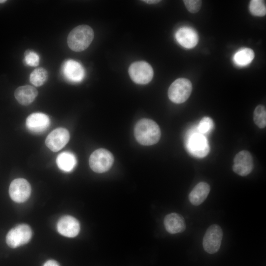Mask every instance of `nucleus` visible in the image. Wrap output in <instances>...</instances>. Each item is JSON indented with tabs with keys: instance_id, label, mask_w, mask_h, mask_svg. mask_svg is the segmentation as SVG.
<instances>
[{
	"instance_id": "obj_7",
	"label": "nucleus",
	"mask_w": 266,
	"mask_h": 266,
	"mask_svg": "<svg viewBox=\"0 0 266 266\" xmlns=\"http://www.w3.org/2000/svg\"><path fill=\"white\" fill-rule=\"evenodd\" d=\"M132 80L138 84H146L150 82L153 77V70L151 66L144 61L133 63L129 69Z\"/></svg>"
},
{
	"instance_id": "obj_8",
	"label": "nucleus",
	"mask_w": 266,
	"mask_h": 266,
	"mask_svg": "<svg viewBox=\"0 0 266 266\" xmlns=\"http://www.w3.org/2000/svg\"><path fill=\"white\" fill-rule=\"evenodd\" d=\"M223 237L221 228L217 224L211 225L206 230L203 238L204 250L209 254H214L220 249Z\"/></svg>"
},
{
	"instance_id": "obj_18",
	"label": "nucleus",
	"mask_w": 266,
	"mask_h": 266,
	"mask_svg": "<svg viewBox=\"0 0 266 266\" xmlns=\"http://www.w3.org/2000/svg\"><path fill=\"white\" fill-rule=\"evenodd\" d=\"M38 95L36 89L30 85H25L17 88L14 96L18 102L23 105L31 104Z\"/></svg>"
},
{
	"instance_id": "obj_12",
	"label": "nucleus",
	"mask_w": 266,
	"mask_h": 266,
	"mask_svg": "<svg viewBox=\"0 0 266 266\" xmlns=\"http://www.w3.org/2000/svg\"><path fill=\"white\" fill-rule=\"evenodd\" d=\"M62 71L65 78L73 83L80 82L85 76V71L82 65L72 60L65 62Z\"/></svg>"
},
{
	"instance_id": "obj_15",
	"label": "nucleus",
	"mask_w": 266,
	"mask_h": 266,
	"mask_svg": "<svg viewBox=\"0 0 266 266\" xmlns=\"http://www.w3.org/2000/svg\"><path fill=\"white\" fill-rule=\"evenodd\" d=\"M175 38L182 46L187 49L194 47L199 40L197 32L193 29L186 27L181 28L176 32Z\"/></svg>"
},
{
	"instance_id": "obj_27",
	"label": "nucleus",
	"mask_w": 266,
	"mask_h": 266,
	"mask_svg": "<svg viewBox=\"0 0 266 266\" xmlns=\"http://www.w3.org/2000/svg\"><path fill=\"white\" fill-rule=\"evenodd\" d=\"M43 266H60L59 264L54 260H49L46 261Z\"/></svg>"
},
{
	"instance_id": "obj_24",
	"label": "nucleus",
	"mask_w": 266,
	"mask_h": 266,
	"mask_svg": "<svg viewBox=\"0 0 266 266\" xmlns=\"http://www.w3.org/2000/svg\"><path fill=\"white\" fill-rule=\"evenodd\" d=\"M213 120L208 117H204L200 121L197 127L198 132L203 135L208 133L213 129Z\"/></svg>"
},
{
	"instance_id": "obj_11",
	"label": "nucleus",
	"mask_w": 266,
	"mask_h": 266,
	"mask_svg": "<svg viewBox=\"0 0 266 266\" xmlns=\"http://www.w3.org/2000/svg\"><path fill=\"white\" fill-rule=\"evenodd\" d=\"M253 166V158L250 153L242 150L234 157L233 170L239 175L245 176L252 172Z\"/></svg>"
},
{
	"instance_id": "obj_2",
	"label": "nucleus",
	"mask_w": 266,
	"mask_h": 266,
	"mask_svg": "<svg viewBox=\"0 0 266 266\" xmlns=\"http://www.w3.org/2000/svg\"><path fill=\"white\" fill-rule=\"evenodd\" d=\"M94 36V31L90 26L79 25L72 30L68 34L67 44L72 51L81 52L89 47Z\"/></svg>"
},
{
	"instance_id": "obj_19",
	"label": "nucleus",
	"mask_w": 266,
	"mask_h": 266,
	"mask_svg": "<svg viewBox=\"0 0 266 266\" xmlns=\"http://www.w3.org/2000/svg\"><path fill=\"white\" fill-rule=\"evenodd\" d=\"M56 163L61 170L65 172H70L75 167L77 161L72 153L63 152L58 155Z\"/></svg>"
},
{
	"instance_id": "obj_14",
	"label": "nucleus",
	"mask_w": 266,
	"mask_h": 266,
	"mask_svg": "<svg viewBox=\"0 0 266 266\" xmlns=\"http://www.w3.org/2000/svg\"><path fill=\"white\" fill-rule=\"evenodd\" d=\"M50 121L49 117L40 112L33 113L30 115L26 121L28 129L33 133H41L49 127Z\"/></svg>"
},
{
	"instance_id": "obj_20",
	"label": "nucleus",
	"mask_w": 266,
	"mask_h": 266,
	"mask_svg": "<svg viewBox=\"0 0 266 266\" xmlns=\"http://www.w3.org/2000/svg\"><path fill=\"white\" fill-rule=\"evenodd\" d=\"M254 51L250 48H243L238 50L233 56L234 63L239 66H245L249 64L254 58Z\"/></svg>"
},
{
	"instance_id": "obj_5",
	"label": "nucleus",
	"mask_w": 266,
	"mask_h": 266,
	"mask_svg": "<svg viewBox=\"0 0 266 266\" xmlns=\"http://www.w3.org/2000/svg\"><path fill=\"white\" fill-rule=\"evenodd\" d=\"M114 162L112 153L103 148L94 151L90 156L89 165L91 168L97 173H103L108 170Z\"/></svg>"
},
{
	"instance_id": "obj_28",
	"label": "nucleus",
	"mask_w": 266,
	"mask_h": 266,
	"mask_svg": "<svg viewBox=\"0 0 266 266\" xmlns=\"http://www.w3.org/2000/svg\"><path fill=\"white\" fill-rule=\"evenodd\" d=\"M142 1L145 2V3L148 4H156L161 1V0H142Z\"/></svg>"
},
{
	"instance_id": "obj_23",
	"label": "nucleus",
	"mask_w": 266,
	"mask_h": 266,
	"mask_svg": "<svg viewBox=\"0 0 266 266\" xmlns=\"http://www.w3.org/2000/svg\"><path fill=\"white\" fill-rule=\"evenodd\" d=\"M249 10L252 14L256 16H264L266 14V6L265 1L252 0L249 4Z\"/></svg>"
},
{
	"instance_id": "obj_1",
	"label": "nucleus",
	"mask_w": 266,
	"mask_h": 266,
	"mask_svg": "<svg viewBox=\"0 0 266 266\" xmlns=\"http://www.w3.org/2000/svg\"><path fill=\"white\" fill-rule=\"evenodd\" d=\"M134 136L137 142L143 145H152L160 139L161 133L158 125L149 119H142L135 126Z\"/></svg>"
},
{
	"instance_id": "obj_16",
	"label": "nucleus",
	"mask_w": 266,
	"mask_h": 266,
	"mask_svg": "<svg viewBox=\"0 0 266 266\" xmlns=\"http://www.w3.org/2000/svg\"><path fill=\"white\" fill-rule=\"evenodd\" d=\"M164 223L166 231L171 234L180 233L186 229L184 218L178 213H171L166 215Z\"/></svg>"
},
{
	"instance_id": "obj_29",
	"label": "nucleus",
	"mask_w": 266,
	"mask_h": 266,
	"mask_svg": "<svg viewBox=\"0 0 266 266\" xmlns=\"http://www.w3.org/2000/svg\"><path fill=\"white\" fill-rule=\"evenodd\" d=\"M5 1H6V0H0V3H3V2H5Z\"/></svg>"
},
{
	"instance_id": "obj_9",
	"label": "nucleus",
	"mask_w": 266,
	"mask_h": 266,
	"mask_svg": "<svg viewBox=\"0 0 266 266\" xmlns=\"http://www.w3.org/2000/svg\"><path fill=\"white\" fill-rule=\"evenodd\" d=\"M31 193V185L28 181L24 178L15 179L10 185L9 195L15 202L21 203L26 201L30 196Z\"/></svg>"
},
{
	"instance_id": "obj_4",
	"label": "nucleus",
	"mask_w": 266,
	"mask_h": 266,
	"mask_svg": "<svg viewBox=\"0 0 266 266\" xmlns=\"http://www.w3.org/2000/svg\"><path fill=\"white\" fill-rule=\"evenodd\" d=\"M192 90L190 80L184 78L175 80L169 86L168 96L170 100L175 103H181L189 98Z\"/></svg>"
},
{
	"instance_id": "obj_10",
	"label": "nucleus",
	"mask_w": 266,
	"mask_h": 266,
	"mask_svg": "<svg viewBox=\"0 0 266 266\" xmlns=\"http://www.w3.org/2000/svg\"><path fill=\"white\" fill-rule=\"evenodd\" d=\"M68 131L63 128H58L52 131L45 139L46 146L53 152L62 149L69 140Z\"/></svg>"
},
{
	"instance_id": "obj_13",
	"label": "nucleus",
	"mask_w": 266,
	"mask_h": 266,
	"mask_svg": "<svg viewBox=\"0 0 266 266\" xmlns=\"http://www.w3.org/2000/svg\"><path fill=\"white\" fill-rule=\"evenodd\" d=\"M57 228L61 234L66 237H74L80 231V224L74 217L70 215H65L59 220Z\"/></svg>"
},
{
	"instance_id": "obj_25",
	"label": "nucleus",
	"mask_w": 266,
	"mask_h": 266,
	"mask_svg": "<svg viewBox=\"0 0 266 266\" xmlns=\"http://www.w3.org/2000/svg\"><path fill=\"white\" fill-rule=\"evenodd\" d=\"M26 64L31 66H36L39 63V57L34 52L28 50L24 53Z\"/></svg>"
},
{
	"instance_id": "obj_3",
	"label": "nucleus",
	"mask_w": 266,
	"mask_h": 266,
	"mask_svg": "<svg viewBox=\"0 0 266 266\" xmlns=\"http://www.w3.org/2000/svg\"><path fill=\"white\" fill-rule=\"evenodd\" d=\"M186 147L191 155L199 158L207 155L210 150L206 137L198 132L188 134L186 139Z\"/></svg>"
},
{
	"instance_id": "obj_21",
	"label": "nucleus",
	"mask_w": 266,
	"mask_h": 266,
	"mask_svg": "<svg viewBox=\"0 0 266 266\" xmlns=\"http://www.w3.org/2000/svg\"><path fill=\"white\" fill-rule=\"evenodd\" d=\"M48 74L47 70L41 67L35 69L31 73L30 81L31 83L36 87L43 85L47 81Z\"/></svg>"
},
{
	"instance_id": "obj_6",
	"label": "nucleus",
	"mask_w": 266,
	"mask_h": 266,
	"mask_svg": "<svg viewBox=\"0 0 266 266\" xmlns=\"http://www.w3.org/2000/svg\"><path fill=\"white\" fill-rule=\"evenodd\" d=\"M32 231L26 224H20L11 229L6 236L8 246L15 248L27 243L31 239Z\"/></svg>"
},
{
	"instance_id": "obj_17",
	"label": "nucleus",
	"mask_w": 266,
	"mask_h": 266,
	"mask_svg": "<svg viewBox=\"0 0 266 266\" xmlns=\"http://www.w3.org/2000/svg\"><path fill=\"white\" fill-rule=\"evenodd\" d=\"M210 188L208 184L201 182L197 184L189 195L190 202L194 205L201 204L207 197Z\"/></svg>"
},
{
	"instance_id": "obj_22",
	"label": "nucleus",
	"mask_w": 266,
	"mask_h": 266,
	"mask_svg": "<svg viewBox=\"0 0 266 266\" xmlns=\"http://www.w3.org/2000/svg\"><path fill=\"white\" fill-rule=\"evenodd\" d=\"M253 119L255 124L260 128L263 129L266 126V110L262 105H258L255 109Z\"/></svg>"
},
{
	"instance_id": "obj_26",
	"label": "nucleus",
	"mask_w": 266,
	"mask_h": 266,
	"mask_svg": "<svg viewBox=\"0 0 266 266\" xmlns=\"http://www.w3.org/2000/svg\"><path fill=\"white\" fill-rule=\"evenodd\" d=\"M183 1L188 10L192 13L198 12L201 7V0H185Z\"/></svg>"
}]
</instances>
